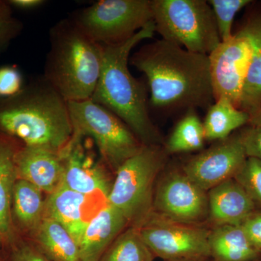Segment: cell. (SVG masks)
Returning <instances> with one entry per match:
<instances>
[{
  "label": "cell",
  "mask_w": 261,
  "mask_h": 261,
  "mask_svg": "<svg viewBox=\"0 0 261 261\" xmlns=\"http://www.w3.org/2000/svg\"><path fill=\"white\" fill-rule=\"evenodd\" d=\"M130 63L145 75L149 102L158 109L207 110L215 102L208 55L162 39L142 45Z\"/></svg>",
  "instance_id": "6da1fadb"
},
{
  "label": "cell",
  "mask_w": 261,
  "mask_h": 261,
  "mask_svg": "<svg viewBox=\"0 0 261 261\" xmlns=\"http://www.w3.org/2000/svg\"><path fill=\"white\" fill-rule=\"evenodd\" d=\"M154 33L152 20L126 42L101 45L100 75L91 99L124 122L144 145H163L162 136L149 116L147 88L132 74L128 65L132 49Z\"/></svg>",
  "instance_id": "7a4b0ae2"
},
{
  "label": "cell",
  "mask_w": 261,
  "mask_h": 261,
  "mask_svg": "<svg viewBox=\"0 0 261 261\" xmlns=\"http://www.w3.org/2000/svg\"><path fill=\"white\" fill-rule=\"evenodd\" d=\"M0 132L24 146L63 150L73 136L68 102L44 77L37 79L0 99Z\"/></svg>",
  "instance_id": "3957f363"
},
{
  "label": "cell",
  "mask_w": 261,
  "mask_h": 261,
  "mask_svg": "<svg viewBox=\"0 0 261 261\" xmlns=\"http://www.w3.org/2000/svg\"><path fill=\"white\" fill-rule=\"evenodd\" d=\"M49 48L42 76L68 102L93 96L101 66L102 47L71 18L57 22L49 33Z\"/></svg>",
  "instance_id": "277c9868"
},
{
  "label": "cell",
  "mask_w": 261,
  "mask_h": 261,
  "mask_svg": "<svg viewBox=\"0 0 261 261\" xmlns=\"http://www.w3.org/2000/svg\"><path fill=\"white\" fill-rule=\"evenodd\" d=\"M168 155L163 145H144L117 170L107 202L129 226L140 228L152 214L154 189Z\"/></svg>",
  "instance_id": "5b68a950"
},
{
  "label": "cell",
  "mask_w": 261,
  "mask_h": 261,
  "mask_svg": "<svg viewBox=\"0 0 261 261\" xmlns=\"http://www.w3.org/2000/svg\"><path fill=\"white\" fill-rule=\"evenodd\" d=\"M155 32L187 50L210 55L221 44L216 19L205 0H151Z\"/></svg>",
  "instance_id": "8992f818"
},
{
  "label": "cell",
  "mask_w": 261,
  "mask_h": 261,
  "mask_svg": "<svg viewBox=\"0 0 261 261\" xmlns=\"http://www.w3.org/2000/svg\"><path fill=\"white\" fill-rule=\"evenodd\" d=\"M73 136L71 140L90 137L104 163L116 172L144 144L118 116L92 99L68 102Z\"/></svg>",
  "instance_id": "52a82bcc"
},
{
  "label": "cell",
  "mask_w": 261,
  "mask_h": 261,
  "mask_svg": "<svg viewBox=\"0 0 261 261\" xmlns=\"http://www.w3.org/2000/svg\"><path fill=\"white\" fill-rule=\"evenodd\" d=\"M70 18L94 42L116 45L126 42L153 20L151 0H99Z\"/></svg>",
  "instance_id": "ba28073f"
},
{
  "label": "cell",
  "mask_w": 261,
  "mask_h": 261,
  "mask_svg": "<svg viewBox=\"0 0 261 261\" xmlns=\"http://www.w3.org/2000/svg\"><path fill=\"white\" fill-rule=\"evenodd\" d=\"M138 229L155 257L164 261L211 260L210 228L203 225L176 222L152 212Z\"/></svg>",
  "instance_id": "9c48e42d"
},
{
  "label": "cell",
  "mask_w": 261,
  "mask_h": 261,
  "mask_svg": "<svg viewBox=\"0 0 261 261\" xmlns=\"http://www.w3.org/2000/svg\"><path fill=\"white\" fill-rule=\"evenodd\" d=\"M166 166L156 184L152 212L183 224L207 223V192L192 181L181 167L168 169Z\"/></svg>",
  "instance_id": "30bf717a"
},
{
  "label": "cell",
  "mask_w": 261,
  "mask_h": 261,
  "mask_svg": "<svg viewBox=\"0 0 261 261\" xmlns=\"http://www.w3.org/2000/svg\"><path fill=\"white\" fill-rule=\"evenodd\" d=\"M250 56L251 46L243 27L209 55L215 101L226 97L240 109Z\"/></svg>",
  "instance_id": "8fae6325"
},
{
  "label": "cell",
  "mask_w": 261,
  "mask_h": 261,
  "mask_svg": "<svg viewBox=\"0 0 261 261\" xmlns=\"http://www.w3.org/2000/svg\"><path fill=\"white\" fill-rule=\"evenodd\" d=\"M247 159L240 129L226 140L192 156L181 166L185 174L205 192L234 178Z\"/></svg>",
  "instance_id": "7c38bea8"
},
{
  "label": "cell",
  "mask_w": 261,
  "mask_h": 261,
  "mask_svg": "<svg viewBox=\"0 0 261 261\" xmlns=\"http://www.w3.org/2000/svg\"><path fill=\"white\" fill-rule=\"evenodd\" d=\"M61 153L64 158L63 185L89 197L99 193L107 200L113 183L106 168L85 152L82 140L70 141Z\"/></svg>",
  "instance_id": "4fadbf2b"
},
{
  "label": "cell",
  "mask_w": 261,
  "mask_h": 261,
  "mask_svg": "<svg viewBox=\"0 0 261 261\" xmlns=\"http://www.w3.org/2000/svg\"><path fill=\"white\" fill-rule=\"evenodd\" d=\"M19 179L25 180L48 195L63 184L64 158L61 151L22 145L15 156Z\"/></svg>",
  "instance_id": "5bb4252c"
},
{
  "label": "cell",
  "mask_w": 261,
  "mask_h": 261,
  "mask_svg": "<svg viewBox=\"0 0 261 261\" xmlns=\"http://www.w3.org/2000/svg\"><path fill=\"white\" fill-rule=\"evenodd\" d=\"M128 226L124 216L106 202L89 219L79 242L81 261H99L117 237Z\"/></svg>",
  "instance_id": "9a60e30c"
},
{
  "label": "cell",
  "mask_w": 261,
  "mask_h": 261,
  "mask_svg": "<svg viewBox=\"0 0 261 261\" xmlns=\"http://www.w3.org/2000/svg\"><path fill=\"white\" fill-rule=\"evenodd\" d=\"M211 228L226 224H240L256 210L251 199L234 178L226 180L207 192Z\"/></svg>",
  "instance_id": "2e32d148"
},
{
  "label": "cell",
  "mask_w": 261,
  "mask_h": 261,
  "mask_svg": "<svg viewBox=\"0 0 261 261\" xmlns=\"http://www.w3.org/2000/svg\"><path fill=\"white\" fill-rule=\"evenodd\" d=\"M15 140L0 132V237L4 247L16 240L12 221V198L18 179L15 156L23 145H17Z\"/></svg>",
  "instance_id": "e0dca14e"
},
{
  "label": "cell",
  "mask_w": 261,
  "mask_h": 261,
  "mask_svg": "<svg viewBox=\"0 0 261 261\" xmlns=\"http://www.w3.org/2000/svg\"><path fill=\"white\" fill-rule=\"evenodd\" d=\"M89 197L62 184L56 191L46 197L45 217L55 220L64 226L79 244L89 221L84 216V209Z\"/></svg>",
  "instance_id": "ac0fdd59"
},
{
  "label": "cell",
  "mask_w": 261,
  "mask_h": 261,
  "mask_svg": "<svg viewBox=\"0 0 261 261\" xmlns=\"http://www.w3.org/2000/svg\"><path fill=\"white\" fill-rule=\"evenodd\" d=\"M252 9L243 25L250 40L251 56L240 108L250 118L261 105V4Z\"/></svg>",
  "instance_id": "d6986e66"
},
{
  "label": "cell",
  "mask_w": 261,
  "mask_h": 261,
  "mask_svg": "<svg viewBox=\"0 0 261 261\" xmlns=\"http://www.w3.org/2000/svg\"><path fill=\"white\" fill-rule=\"evenodd\" d=\"M208 244L213 261H254L261 258V252L253 246L240 224L210 228Z\"/></svg>",
  "instance_id": "ffe728a7"
},
{
  "label": "cell",
  "mask_w": 261,
  "mask_h": 261,
  "mask_svg": "<svg viewBox=\"0 0 261 261\" xmlns=\"http://www.w3.org/2000/svg\"><path fill=\"white\" fill-rule=\"evenodd\" d=\"M37 187L17 179L13 189L11 215L13 226L29 237L35 232L45 218L46 197Z\"/></svg>",
  "instance_id": "44dd1931"
},
{
  "label": "cell",
  "mask_w": 261,
  "mask_h": 261,
  "mask_svg": "<svg viewBox=\"0 0 261 261\" xmlns=\"http://www.w3.org/2000/svg\"><path fill=\"white\" fill-rule=\"evenodd\" d=\"M29 239L51 261H81L78 244L55 220L44 218Z\"/></svg>",
  "instance_id": "7402d4cb"
},
{
  "label": "cell",
  "mask_w": 261,
  "mask_h": 261,
  "mask_svg": "<svg viewBox=\"0 0 261 261\" xmlns=\"http://www.w3.org/2000/svg\"><path fill=\"white\" fill-rule=\"evenodd\" d=\"M250 116L233 106L227 98L221 97L207 109L203 121L206 141L226 140L233 132L248 124Z\"/></svg>",
  "instance_id": "603a6c76"
},
{
  "label": "cell",
  "mask_w": 261,
  "mask_h": 261,
  "mask_svg": "<svg viewBox=\"0 0 261 261\" xmlns=\"http://www.w3.org/2000/svg\"><path fill=\"white\" fill-rule=\"evenodd\" d=\"M205 141L203 122L191 109L176 123L163 146L168 154L195 152L202 149Z\"/></svg>",
  "instance_id": "cb8c5ba5"
},
{
  "label": "cell",
  "mask_w": 261,
  "mask_h": 261,
  "mask_svg": "<svg viewBox=\"0 0 261 261\" xmlns=\"http://www.w3.org/2000/svg\"><path fill=\"white\" fill-rule=\"evenodd\" d=\"M154 258L138 228L128 226L117 237L99 261H154Z\"/></svg>",
  "instance_id": "d4e9b609"
},
{
  "label": "cell",
  "mask_w": 261,
  "mask_h": 261,
  "mask_svg": "<svg viewBox=\"0 0 261 261\" xmlns=\"http://www.w3.org/2000/svg\"><path fill=\"white\" fill-rule=\"evenodd\" d=\"M216 19L221 42H226L233 36L232 27L235 15L248 5L251 0H209Z\"/></svg>",
  "instance_id": "484cf974"
},
{
  "label": "cell",
  "mask_w": 261,
  "mask_h": 261,
  "mask_svg": "<svg viewBox=\"0 0 261 261\" xmlns=\"http://www.w3.org/2000/svg\"><path fill=\"white\" fill-rule=\"evenodd\" d=\"M257 210H261V161L247 158L243 167L234 176Z\"/></svg>",
  "instance_id": "4316f807"
},
{
  "label": "cell",
  "mask_w": 261,
  "mask_h": 261,
  "mask_svg": "<svg viewBox=\"0 0 261 261\" xmlns=\"http://www.w3.org/2000/svg\"><path fill=\"white\" fill-rule=\"evenodd\" d=\"M23 23L13 15V8L5 0H0V53L20 35Z\"/></svg>",
  "instance_id": "83f0119b"
},
{
  "label": "cell",
  "mask_w": 261,
  "mask_h": 261,
  "mask_svg": "<svg viewBox=\"0 0 261 261\" xmlns=\"http://www.w3.org/2000/svg\"><path fill=\"white\" fill-rule=\"evenodd\" d=\"M24 87L23 76L16 66L0 67V99L15 97L23 90Z\"/></svg>",
  "instance_id": "f1b7e54d"
},
{
  "label": "cell",
  "mask_w": 261,
  "mask_h": 261,
  "mask_svg": "<svg viewBox=\"0 0 261 261\" xmlns=\"http://www.w3.org/2000/svg\"><path fill=\"white\" fill-rule=\"evenodd\" d=\"M8 248L5 261H51L30 240L16 239Z\"/></svg>",
  "instance_id": "f546056e"
},
{
  "label": "cell",
  "mask_w": 261,
  "mask_h": 261,
  "mask_svg": "<svg viewBox=\"0 0 261 261\" xmlns=\"http://www.w3.org/2000/svg\"><path fill=\"white\" fill-rule=\"evenodd\" d=\"M240 134L247 157L261 161V127L246 125L240 128Z\"/></svg>",
  "instance_id": "4dcf8cb0"
},
{
  "label": "cell",
  "mask_w": 261,
  "mask_h": 261,
  "mask_svg": "<svg viewBox=\"0 0 261 261\" xmlns=\"http://www.w3.org/2000/svg\"><path fill=\"white\" fill-rule=\"evenodd\" d=\"M253 246L261 252V210H255L240 224Z\"/></svg>",
  "instance_id": "1f68e13d"
},
{
  "label": "cell",
  "mask_w": 261,
  "mask_h": 261,
  "mask_svg": "<svg viewBox=\"0 0 261 261\" xmlns=\"http://www.w3.org/2000/svg\"><path fill=\"white\" fill-rule=\"evenodd\" d=\"M7 2L12 8L24 10L39 8L46 3L44 0H8Z\"/></svg>",
  "instance_id": "d6a6232c"
},
{
  "label": "cell",
  "mask_w": 261,
  "mask_h": 261,
  "mask_svg": "<svg viewBox=\"0 0 261 261\" xmlns=\"http://www.w3.org/2000/svg\"><path fill=\"white\" fill-rule=\"evenodd\" d=\"M250 126L261 127V105L256 111V113L250 118L248 124Z\"/></svg>",
  "instance_id": "836d02e7"
},
{
  "label": "cell",
  "mask_w": 261,
  "mask_h": 261,
  "mask_svg": "<svg viewBox=\"0 0 261 261\" xmlns=\"http://www.w3.org/2000/svg\"><path fill=\"white\" fill-rule=\"evenodd\" d=\"M3 248H4V245H3L1 237H0V260H2L3 256H4V253H3Z\"/></svg>",
  "instance_id": "e575fe53"
},
{
  "label": "cell",
  "mask_w": 261,
  "mask_h": 261,
  "mask_svg": "<svg viewBox=\"0 0 261 261\" xmlns=\"http://www.w3.org/2000/svg\"><path fill=\"white\" fill-rule=\"evenodd\" d=\"M209 260H167V261H209Z\"/></svg>",
  "instance_id": "d590c367"
},
{
  "label": "cell",
  "mask_w": 261,
  "mask_h": 261,
  "mask_svg": "<svg viewBox=\"0 0 261 261\" xmlns=\"http://www.w3.org/2000/svg\"><path fill=\"white\" fill-rule=\"evenodd\" d=\"M209 261H213L212 260H210ZM254 261H261V258L260 259H258V260H254Z\"/></svg>",
  "instance_id": "8d00e7d4"
},
{
  "label": "cell",
  "mask_w": 261,
  "mask_h": 261,
  "mask_svg": "<svg viewBox=\"0 0 261 261\" xmlns=\"http://www.w3.org/2000/svg\"><path fill=\"white\" fill-rule=\"evenodd\" d=\"M0 261H5L4 256H3V259H2V260H0Z\"/></svg>",
  "instance_id": "74e56055"
}]
</instances>
